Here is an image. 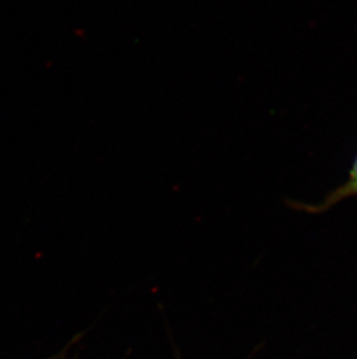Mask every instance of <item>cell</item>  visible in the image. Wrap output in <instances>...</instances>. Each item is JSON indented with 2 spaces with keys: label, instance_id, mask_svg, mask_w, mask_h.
I'll return each instance as SVG.
<instances>
[{
  "label": "cell",
  "instance_id": "obj_1",
  "mask_svg": "<svg viewBox=\"0 0 357 359\" xmlns=\"http://www.w3.org/2000/svg\"><path fill=\"white\" fill-rule=\"evenodd\" d=\"M351 198H357V153L348 173L347 180L328 192L321 201L317 203H307L297 201V200L286 199V206L297 212L319 215V214L326 213L333 207Z\"/></svg>",
  "mask_w": 357,
  "mask_h": 359
},
{
  "label": "cell",
  "instance_id": "obj_2",
  "mask_svg": "<svg viewBox=\"0 0 357 359\" xmlns=\"http://www.w3.org/2000/svg\"><path fill=\"white\" fill-rule=\"evenodd\" d=\"M62 357V353H57V355H55V356L50 357V358L48 359H59Z\"/></svg>",
  "mask_w": 357,
  "mask_h": 359
}]
</instances>
